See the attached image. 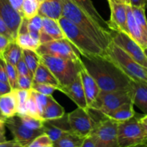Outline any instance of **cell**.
Returning <instances> with one entry per match:
<instances>
[{
    "instance_id": "obj_1",
    "label": "cell",
    "mask_w": 147,
    "mask_h": 147,
    "mask_svg": "<svg viewBox=\"0 0 147 147\" xmlns=\"http://www.w3.org/2000/svg\"><path fill=\"white\" fill-rule=\"evenodd\" d=\"M80 60L100 90L113 91L131 88V79L106 55L90 57L80 55Z\"/></svg>"
},
{
    "instance_id": "obj_2",
    "label": "cell",
    "mask_w": 147,
    "mask_h": 147,
    "mask_svg": "<svg viewBox=\"0 0 147 147\" xmlns=\"http://www.w3.org/2000/svg\"><path fill=\"white\" fill-rule=\"evenodd\" d=\"M61 1L63 6L62 17L73 22L106 52V48L111 42L113 32H109L102 28L93 19L80 9L70 0Z\"/></svg>"
},
{
    "instance_id": "obj_3",
    "label": "cell",
    "mask_w": 147,
    "mask_h": 147,
    "mask_svg": "<svg viewBox=\"0 0 147 147\" xmlns=\"http://www.w3.org/2000/svg\"><path fill=\"white\" fill-rule=\"evenodd\" d=\"M119 147L146 146L147 115L136 113L129 120L118 123Z\"/></svg>"
},
{
    "instance_id": "obj_4",
    "label": "cell",
    "mask_w": 147,
    "mask_h": 147,
    "mask_svg": "<svg viewBox=\"0 0 147 147\" xmlns=\"http://www.w3.org/2000/svg\"><path fill=\"white\" fill-rule=\"evenodd\" d=\"M57 22L63 29L66 38L77 48L80 55L90 57L106 55V52L102 47L73 22L64 17H60Z\"/></svg>"
},
{
    "instance_id": "obj_5",
    "label": "cell",
    "mask_w": 147,
    "mask_h": 147,
    "mask_svg": "<svg viewBox=\"0 0 147 147\" xmlns=\"http://www.w3.org/2000/svg\"><path fill=\"white\" fill-rule=\"evenodd\" d=\"M106 55L132 80L147 83L146 67L136 63L112 42L106 48Z\"/></svg>"
},
{
    "instance_id": "obj_6",
    "label": "cell",
    "mask_w": 147,
    "mask_h": 147,
    "mask_svg": "<svg viewBox=\"0 0 147 147\" xmlns=\"http://www.w3.org/2000/svg\"><path fill=\"white\" fill-rule=\"evenodd\" d=\"M40 56L42 63L50 69L58 80L60 86H66L74 81L83 67L82 62L76 63L73 60L47 55H42Z\"/></svg>"
},
{
    "instance_id": "obj_7",
    "label": "cell",
    "mask_w": 147,
    "mask_h": 147,
    "mask_svg": "<svg viewBox=\"0 0 147 147\" xmlns=\"http://www.w3.org/2000/svg\"><path fill=\"white\" fill-rule=\"evenodd\" d=\"M132 97L133 90L131 86L130 88L126 90L113 91L100 90L96 100L88 109L98 111L104 115L124 103L132 102Z\"/></svg>"
},
{
    "instance_id": "obj_8",
    "label": "cell",
    "mask_w": 147,
    "mask_h": 147,
    "mask_svg": "<svg viewBox=\"0 0 147 147\" xmlns=\"http://www.w3.org/2000/svg\"><path fill=\"white\" fill-rule=\"evenodd\" d=\"M118 122L103 116L95 123L90 134L96 147H119Z\"/></svg>"
},
{
    "instance_id": "obj_9",
    "label": "cell",
    "mask_w": 147,
    "mask_h": 147,
    "mask_svg": "<svg viewBox=\"0 0 147 147\" xmlns=\"http://www.w3.org/2000/svg\"><path fill=\"white\" fill-rule=\"evenodd\" d=\"M36 52L40 55H47L73 60L76 63H81L80 53L67 38L53 40L41 44Z\"/></svg>"
},
{
    "instance_id": "obj_10",
    "label": "cell",
    "mask_w": 147,
    "mask_h": 147,
    "mask_svg": "<svg viewBox=\"0 0 147 147\" xmlns=\"http://www.w3.org/2000/svg\"><path fill=\"white\" fill-rule=\"evenodd\" d=\"M111 42L127 53L136 63L147 68V56L144 50L127 32H113Z\"/></svg>"
},
{
    "instance_id": "obj_11",
    "label": "cell",
    "mask_w": 147,
    "mask_h": 147,
    "mask_svg": "<svg viewBox=\"0 0 147 147\" xmlns=\"http://www.w3.org/2000/svg\"><path fill=\"white\" fill-rule=\"evenodd\" d=\"M67 119L71 131L83 138L90 135L96 123V121L88 109L80 107L67 113Z\"/></svg>"
},
{
    "instance_id": "obj_12",
    "label": "cell",
    "mask_w": 147,
    "mask_h": 147,
    "mask_svg": "<svg viewBox=\"0 0 147 147\" xmlns=\"http://www.w3.org/2000/svg\"><path fill=\"white\" fill-rule=\"evenodd\" d=\"M5 126L11 131L14 140L22 147H27L39 135L43 134V130H32L23 124L18 116L5 119Z\"/></svg>"
},
{
    "instance_id": "obj_13",
    "label": "cell",
    "mask_w": 147,
    "mask_h": 147,
    "mask_svg": "<svg viewBox=\"0 0 147 147\" xmlns=\"http://www.w3.org/2000/svg\"><path fill=\"white\" fill-rule=\"evenodd\" d=\"M0 17L14 40L23 17L11 6L9 0H0Z\"/></svg>"
},
{
    "instance_id": "obj_14",
    "label": "cell",
    "mask_w": 147,
    "mask_h": 147,
    "mask_svg": "<svg viewBox=\"0 0 147 147\" xmlns=\"http://www.w3.org/2000/svg\"><path fill=\"white\" fill-rule=\"evenodd\" d=\"M43 133L49 136L53 143L68 134L73 133L67 119V114L53 120L43 121Z\"/></svg>"
},
{
    "instance_id": "obj_15",
    "label": "cell",
    "mask_w": 147,
    "mask_h": 147,
    "mask_svg": "<svg viewBox=\"0 0 147 147\" xmlns=\"http://www.w3.org/2000/svg\"><path fill=\"white\" fill-rule=\"evenodd\" d=\"M111 11V17L107 22L109 29L113 32H127L126 27V5L107 0Z\"/></svg>"
},
{
    "instance_id": "obj_16",
    "label": "cell",
    "mask_w": 147,
    "mask_h": 147,
    "mask_svg": "<svg viewBox=\"0 0 147 147\" xmlns=\"http://www.w3.org/2000/svg\"><path fill=\"white\" fill-rule=\"evenodd\" d=\"M65 38V34L57 20L48 17H42V24L40 32V45L53 40Z\"/></svg>"
},
{
    "instance_id": "obj_17",
    "label": "cell",
    "mask_w": 147,
    "mask_h": 147,
    "mask_svg": "<svg viewBox=\"0 0 147 147\" xmlns=\"http://www.w3.org/2000/svg\"><path fill=\"white\" fill-rule=\"evenodd\" d=\"M58 90L65 93L67 97L70 98L77 105L78 107L82 108V109H88L86 96H85L81 80H80V73L78 75L74 81L66 86H60Z\"/></svg>"
},
{
    "instance_id": "obj_18",
    "label": "cell",
    "mask_w": 147,
    "mask_h": 147,
    "mask_svg": "<svg viewBox=\"0 0 147 147\" xmlns=\"http://www.w3.org/2000/svg\"><path fill=\"white\" fill-rule=\"evenodd\" d=\"M80 76L88 109L96 100V98L100 92V89L99 88L98 86L93 77L88 73L83 65L80 70Z\"/></svg>"
},
{
    "instance_id": "obj_19",
    "label": "cell",
    "mask_w": 147,
    "mask_h": 147,
    "mask_svg": "<svg viewBox=\"0 0 147 147\" xmlns=\"http://www.w3.org/2000/svg\"><path fill=\"white\" fill-rule=\"evenodd\" d=\"M126 27L128 34L144 49H147V34L136 23L132 14L131 4L126 5Z\"/></svg>"
},
{
    "instance_id": "obj_20",
    "label": "cell",
    "mask_w": 147,
    "mask_h": 147,
    "mask_svg": "<svg viewBox=\"0 0 147 147\" xmlns=\"http://www.w3.org/2000/svg\"><path fill=\"white\" fill-rule=\"evenodd\" d=\"M14 42L22 50H30L37 51L40 47V42L30 36L27 29V19L23 17L19 27L18 32L14 39Z\"/></svg>"
},
{
    "instance_id": "obj_21",
    "label": "cell",
    "mask_w": 147,
    "mask_h": 147,
    "mask_svg": "<svg viewBox=\"0 0 147 147\" xmlns=\"http://www.w3.org/2000/svg\"><path fill=\"white\" fill-rule=\"evenodd\" d=\"M133 97L132 102L136 105L144 114H147V83L131 80Z\"/></svg>"
},
{
    "instance_id": "obj_22",
    "label": "cell",
    "mask_w": 147,
    "mask_h": 147,
    "mask_svg": "<svg viewBox=\"0 0 147 147\" xmlns=\"http://www.w3.org/2000/svg\"><path fill=\"white\" fill-rule=\"evenodd\" d=\"M63 6L61 0H42L38 9V14L58 20L62 17Z\"/></svg>"
},
{
    "instance_id": "obj_23",
    "label": "cell",
    "mask_w": 147,
    "mask_h": 147,
    "mask_svg": "<svg viewBox=\"0 0 147 147\" xmlns=\"http://www.w3.org/2000/svg\"><path fill=\"white\" fill-rule=\"evenodd\" d=\"M70 1H73L80 9L83 10L85 13H86L88 15L93 19L102 28L109 32H113V31L109 29L107 21H106L99 14V12L93 5L91 0H70Z\"/></svg>"
},
{
    "instance_id": "obj_24",
    "label": "cell",
    "mask_w": 147,
    "mask_h": 147,
    "mask_svg": "<svg viewBox=\"0 0 147 147\" xmlns=\"http://www.w3.org/2000/svg\"><path fill=\"white\" fill-rule=\"evenodd\" d=\"M32 83H42V84L50 85L57 88L58 90L60 86L58 80L56 79L50 69L40 61V64L37 66L32 78Z\"/></svg>"
},
{
    "instance_id": "obj_25",
    "label": "cell",
    "mask_w": 147,
    "mask_h": 147,
    "mask_svg": "<svg viewBox=\"0 0 147 147\" xmlns=\"http://www.w3.org/2000/svg\"><path fill=\"white\" fill-rule=\"evenodd\" d=\"M0 113L4 119L13 117L17 113V103L14 90L0 96Z\"/></svg>"
},
{
    "instance_id": "obj_26",
    "label": "cell",
    "mask_w": 147,
    "mask_h": 147,
    "mask_svg": "<svg viewBox=\"0 0 147 147\" xmlns=\"http://www.w3.org/2000/svg\"><path fill=\"white\" fill-rule=\"evenodd\" d=\"M135 113L136 112L134 109V103L130 102V103H124L109 113L103 115L118 123H121L129 120L134 116Z\"/></svg>"
},
{
    "instance_id": "obj_27",
    "label": "cell",
    "mask_w": 147,
    "mask_h": 147,
    "mask_svg": "<svg viewBox=\"0 0 147 147\" xmlns=\"http://www.w3.org/2000/svg\"><path fill=\"white\" fill-rule=\"evenodd\" d=\"M65 109L52 96L41 114L43 121L53 120L58 119L65 115Z\"/></svg>"
},
{
    "instance_id": "obj_28",
    "label": "cell",
    "mask_w": 147,
    "mask_h": 147,
    "mask_svg": "<svg viewBox=\"0 0 147 147\" xmlns=\"http://www.w3.org/2000/svg\"><path fill=\"white\" fill-rule=\"evenodd\" d=\"M23 50L14 42L11 41L3 53V57L6 62L15 66L22 57Z\"/></svg>"
},
{
    "instance_id": "obj_29",
    "label": "cell",
    "mask_w": 147,
    "mask_h": 147,
    "mask_svg": "<svg viewBox=\"0 0 147 147\" xmlns=\"http://www.w3.org/2000/svg\"><path fill=\"white\" fill-rule=\"evenodd\" d=\"M85 138L79 136L73 133L63 136L53 143L54 147H80Z\"/></svg>"
},
{
    "instance_id": "obj_30",
    "label": "cell",
    "mask_w": 147,
    "mask_h": 147,
    "mask_svg": "<svg viewBox=\"0 0 147 147\" xmlns=\"http://www.w3.org/2000/svg\"><path fill=\"white\" fill-rule=\"evenodd\" d=\"M22 57L33 78V75L41 61L40 55L36 51L33 50H23Z\"/></svg>"
},
{
    "instance_id": "obj_31",
    "label": "cell",
    "mask_w": 147,
    "mask_h": 147,
    "mask_svg": "<svg viewBox=\"0 0 147 147\" xmlns=\"http://www.w3.org/2000/svg\"><path fill=\"white\" fill-rule=\"evenodd\" d=\"M15 93L17 103V116L24 115L26 113V103L30 96V90L22 89H13Z\"/></svg>"
},
{
    "instance_id": "obj_32",
    "label": "cell",
    "mask_w": 147,
    "mask_h": 147,
    "mask_svg": "<svg viewBox=\"0 0 147 147\" xmlns=\"http://www.w3.org/2000/svg\"><path fill=\"white\" fill-rule=\"evenodd\" d=\"M38 2L32 0H23L22 5V14L24 18L30 20L38 14Z\"/></svg>"
},
{
    "instance_id": "obj_33",
    "label": "cell",
    "mask_w": 147,
    "mask_h": 147,
    "mask_svg": "<svg viewBox=\"0 0 147 147\" xmlns=\"http://www.w3.org/2000/svg\"><path fill=\"white\" fill-rule=\"evenodd\" d=\"M131 11L136 23L139 24L142 30L147 34V24L146 16H145V7L131 6Z\"/></svg>"
},
{
    "instance_id": "obj_34",
    "label": "cell",
    "mask_w": 147,
    "mask_h": 147,
    "mask_svg": "<svg viewBox=\"0 0 147 147\" xmlns=\"http://www.w3.org/2000/svg\"><path fill=\"white\" fill-rule=\"evenodd\" d=\"M17 116V115H16ZM21 119L24 126L32 130H43V121H44L37 119L28 115H20L18 116Z\"/></svg>"
},
{
    "instance_id": "obj_35",
    "label": "cell",
    "mask_w": 147,
    "mask_h": 147,
    "mask_svg": "<svg viewBox=\"0 0 147 147\" xmlns=\"http://www.w3.org/2000/svg\"><path fill=\"white\" fill-rule=\"evenodd\" d=\"M4 65H5V70L6 73H7L8 83H9L10 86H11L12 89L17 88V78H18V73H17V70H16L15 66L7 63L4 60Z\"/></svg>"
},
{
    "instance_id": "obj_36",
    "label": "cell",
    "mask_w": 147,
    "mask_h": 147,
    "mask_svg": "<svg viewBox=\"0 0 147 147\" xmlns=\"http://www.w3.org/2000/svg\"><path fill=\"white\" fill-rule=\"evenodd\" d=\"M25 114L32 116L33 118H35L37 119L42 120L40 114V112H39L38 108H37V103H36L35 100H34V96H33V95L31 93V90H30V96L29 97L28 100H27V103H26Z\"/></svg>"
},
{
    "instance_id": "obj_37",
    "label": "cell",
    "mask_w": 147,
    "mask_h": 147,
    "mask_svg": "<svg viewBox=\"0 0 147 147\" xmlns=\"http://www.w3.org/2000/svg\"><path fill=\"white\" fill-rule=\"evenodd\" d=\"M27 147H54L53 143L49 136L45 133L39 135Z\"/></svg>"
},
{
    "instance_id": "obj_38",
    "label": "cell",
    "mask_w": 147,
    "mask_h": 147,
    "mask_svg": "<svg viewBox=\"0 0 147 147\" xmlns=\"http://www.w3.org/2000/svg\"><path fill=\"white\" fill-rule=\"evenodd\" d=\"M31 89L45 96H52L55 90H57V88L55 86L37 83H32Z\"/></svg>"
},
{
    "instance_id": "obj_39",
    "label": "cell",
    "mask_w": 147,
    "mask_h": 147,
    "mask_svg": "<svg viewBox=\"0 0 147 147\" xmlns=\"http://www.w3.org/2000/svg\"><path fill=\"white\" fill-rule=\"evenodd\" d=\"M31 93L33 95V96H34V100H35L36 103H37V108H38L39 112H40V114L41 116L43 110L45 108L46 105L47 104V103H48L49 100H50V99L53 96H45V95L41 94V93L34 91L32 89Z\"/></svg>"
},
{
    "instance_id": "obj_40",
    "label": "cell",
    "mask_w": 147,
    "mask_h": 147,
    "mask_svg": "<svg viewBox=\"0 0 147 147\" xmlns=\"http://www.w3.org/2000/svg\"><path fill=\"white\" fill-rule=\"evenodd\" d=\"M42 24V17L37 14L34 17L27 20V29L30 31H34L40 32Z\"/></svg>"
},
{
    "instance_id": "obj_41",
    "label": "cell",
    "mask_w": 147,
    "mask_h": 147,
    "mask_svg": "<svg viewBox=\"0 0 147 147\" xmlns=\"http://www.w3.org/2000/svg\"><path fill=\"white\" fill-rule=\"evenodd\" d=\"M32 85V78L27 76H18L17 88L22 90H30Z\"/></svg>"
},
{
    "instance_id": "obj_42",
    "label": "cell",
    "mask_w": 147,
    "mask_h": 147,
    "mask_svg": "<svg viewBox=\"0 0 147 147\" xmlns=\"http://www.w3.org/2000/svg\"><path fill=\"white\" fill-rule=\"evenodd\" d=\"M15 67L17 73H18V76H27L32 78V76L30 73V70H29L28 67H27V65H26L25 62L23 59V57H22L21 59L19 60L18 63L15 65Z\"/></svg>"
},
{
    "instance_id": "obj_43",
    "label": "cell",
    "mask_w": 147,
    "mask_h": 147,
    "mask_svg": "<svg viewBox=\"0 0 147 147\" xmlns=\"http://www.w3.org/2000/svg\"><path fill=\"white\" fill-rule=\"evenodd\" d=\"M11 41H13V40H11L4 34H0V58L3 57V53Z\"/></svg>"
},
{
    "instance_id": "obj_44",
    "label": "cell",
    "mask_w": 147,
    "mask_h": 147,
    "mask_svg": "<svg viewBox=\"0 0 147 147\" xmlns=\"http://www.w3.org/2000/svg\"><path fill=\"white\" fill-rule=\"evenodd\" d=\"M0 34H4V35H5L6 37L9 38L11 40H14L12 35H11V32H10L9 30H8V28L7 27L6 24H4L3 20H1V17H0Z\"/></svg>"
},
{
    "instance_id": "obj_45",
    "label": "cell",
    "mask_w": 147,
    "mask_h": 147,
    "mask_svg": "<svg viewBox=\"0 0 147 147\" xmlns=\"http://www.w3.org/2000/svg\"><path fill=\"white\" fill-rule=\"evenodd\" d=\"M13 89L10 86L8 82H4L0 80V96L10 93Z\"/></svg>"
},
{
    "instance_id": "obj_46",
    "label": "cell",
    "mask_w": 147,
    "mask_h": 147,
    "mask_svg": "<svg viewBox=\"0 0 147 147\" xmlns=\"http://www.w3.org/2000/svg\"><path fill=\"white\" fill-rule=\"evenodd\" d=\"M0 80L4 82H8L4 62L2 58H0Z\"/></svg>"
},
{
    "instance_id": "obj_47",
    "label": "cell",
    "mask_w": 147,
    "mask_h": 147,
    "mask_svg": "<svg viewBox=\"0 0 147 147\" xmlns=\"http://www.w3.org/2000/svg\"><path fill=\"white\" fill-rule=\"evenodd\" d=\"M10 4H11L13 7L20 13L22 17V5L23 0H9Z\"/></svg>"
},
{
    "instance_id": "obj_48",
    "label": "cell",
    "mask_w": 147,
    "mask_h": 147,
    "mask_svg": "<svg viewBox=\"0 0 147 147\" xmlns=\"http://www.w3.org/2000/svg\"><path fill=\"white\" fill-rule=\"evenodd\" d=\"M80 147H96V144H95V142L94 141H93V139H92L91 136L89 135V136H86V137L85 138Z\"/></svg>"
},
{
    "instance_id": "obj_49",
    "label": "cell",
    "mask_w": 147,
    "mask_h": 147,
    "mask_svg": "<svg viewBox=\"0 0 147 147\" xmlns=\"http://www.w3.org/2000/svg\"><path fill=\"white\" fill-rule=\"evenodd\" d=\"M147 0H130V4L131 6L136 7H146Z\"/></svg>"
},
{
    "instance_id": "obj_50",
    "label": "cell",
    "mask_w": 147,
    "mask_h": 147,
    "mask_svg": "<svg viewBox=\"0 0 147 147\" xmlns=\"http://www.w3.org/2000/svg\"><path fill=\"white\" fill-rule=\"evenodd\" d=\"M15 141L13 139L11 141H6V142L0 143V147H15L18 145Z\"/></svg>"
},
{
    "instance_id": "obj_51",
    "label": "cell",
    "mask_w": 147,
    "mask_h": 147,
    "mask_svg": "<svg viewBox=\"0 0 147 147\" xmlns=\"http://www.w3.org/2000/svg\"><path fill=\"white\" fill-rule=\"evenodd\" d=\"M7 141L5 136V128H0V143Z\"/></svg>"
},
{
    "instance_id": "obj_52",
    "label": "cell",
    "mask_w": 147,
    "mask_h": 147,
    "mask_svg": "<svg viewBox=\"0 0 147 147\" xmlns=\"http://www.w3.org/2000/svg\"><path fill=\"white\" fill-rule=\"evenodd\" d=\"M111 1H114L116 3H120V4H130V0H111Z\"/></svg>"
},
{
    "instance_id": "obj_53",
    "label": "cell",
    "mask_w": 147,
    "mask_h": 147,
    "mask_svg": "<svg viewBox=\"0 0 147 147\" xmlns=\"http://www.w3.org/2000/svg\"><path fill=\"white\" fill-rule=\"evenodd\" d=\"M0 128H5V119H0Z\"/></svg>"
},
{
    "instance_id": "obj_54",
    "label": "cell",
    "mask_w": 147,
    "mask_h": 147,
    "mask_svg": "<svg viewBox=\"0 0 147 147\" xmlns=\"http://www.w3.org/2000/svg\"><path fill=\"white\" fill-rule=\"evenodd\" d=\"M32 1H37V2H38L39 4H40V2L42 1V0H32Z\"/></svg>"
},
{
    "instance_id": "obj_55",
    "label": "cell",
    "mask_w": 147,
    "mask_h": 147,
    "mask_svg": "<svg viewBox=\"0 0 147 147\" xmlns=\"http://www.w3.org/2000/svg\"><path fill=\"white\" fill-rule=\"evenodd\" d=\"M0 119H4V117H3L2 116H1V113H0Z\"/></svg>"
},
{
    "instance_id": "obj_56",
    "label": "cell",
    "mask_w": 147,
    "mask_h": 147,
    "mask_svg": "<svg viewBox=\"0 0 147 147\" xmlns=\"http://www.w3.org/2000/svg\"><path fill=\"white\" fill-rule=\"evenodd\" d=\"M15 147H22V146H20V144H18V145H17V146H15Z\"/></svg>"
},
{
    "instance_id": "obj_57",
    "label": "cell",
    "mask_w": 147,
    "mask_h": 147,
    "mask_svg": "<svg viewBox=\"0 0 147 147\" xmlns=\"http://www.w3.org/2000/svg\"><path fill=\"white\" fill-rule=\"evenodd\" d=\"M137 147H146V146H137Z\"/></svg>"
}]
</instances>
